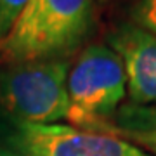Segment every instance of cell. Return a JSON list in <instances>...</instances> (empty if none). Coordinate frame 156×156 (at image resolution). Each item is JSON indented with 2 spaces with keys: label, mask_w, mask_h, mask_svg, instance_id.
<instances>
[{
  "label": "cell",
  "mask_w": 156,
  "mask_h": 156,
  "mask_svg": "<svg viewBox=\"0 0 156 156\" xmlns=\"http://www.w3.org/2000/svg\"><path fill=\"white\" fill-rule=\"evenodd\" d=\"M28 2L30 0H0V40L11 31Z\"/></svg>",
  "instance_id": "cell-9"
},
{
  "label": "cell",
  "mask_w": 156,
  "mask_h": 156,
  "mask_svg": "<svg viewBox=\"0 0 156 156\" xmlns=\"http://www.w3.org/2000/svg\"><path fill=\"white\" fill-rule=\"evenodd\" d=\"M0 156H26L19 151H11V149H0Z\"/></svg>",
  "instance_id": "cell-10"
},
{
  "label": "cell",
  "mask_w": 156,
  "mask_h": 156,
  "mask_svg": "<svg viewBox=\"0 0 156 156\" xmlns=\"http://www.w3.org/2000/svg\"><path fill=\"white\" fill-rule=\"evenodd\" d=\"M68 122L99 132L111 125L127 97V75L118 54L106 44L85 45L68 73Z\"/></svg>",
  "instance_id": "cell-2"
},
{
  "label": "cell",
  "mask_w": 156,
  "mask_h": 156,
  "mask_svg": "<svg viewBox=\"0 0 156 156\" xmlns=\"http://www.w3.org/2000/svg\"><path fill=\"white\" fill-rule=\"evenodd\" d=\"M11 144L26 156H151L116 135L64 123H16Z\"/></svg>",
  "instance_id": "cell-4"
},
{
  "label": "cell",
  "mask_w": 156,
  "mask_h": 156,
  "mask_svg": "<svg viewBox=\"0 0 156 156\" xmlns=\"http://www.w3.org/2000/svg\"><path fill=\"white\" fill-rule=\"evenodd\" d=\"M99 132L116 135L120 139H125L132 144L139 146L140 149H144L151 156H156V130H123V128L108 125V127L101 128Z\"/></svg>",
  "instance_id": "cell-7"
},
{
  "label": "cell",
  "mask_w": 156,
  "mask_h": 156,
  "mask_svg": "<svg viewBox=\"0 0 156 156\" xmlns=\"http://www.w3.org/2000/svg\"><path fill=\"white\" fill-rule=\"evenodd\" d=\"M111 125L123 130H156V106H142L134 102L122 104Z\"/></svg>",
  "instance_id": "cell-6"
},
{
  "label": "cell",
  "mask_w": 156,
  "mask_h": 156,
  "mask_svg": "<svg viewBox=\"0 0 156 156\" xmlns=\"http://www.w3.org/2000/svg\"><path fill=\"white\" fill-rule=\"evenodd\" d=\"M108 45L123 62L130 102L156 106V35L122 23L108 35Z\"/></svg>",
  "instance_id": "cell-5"
},
{
  "label": "cell",
  "mask_w": 156,
  "mask_h": 156,
  "mask_svg": "<svg viewBox=\"0 0 156 156\" xmlns=\"http://www.w3.org/2000/svg\"><path fill=\"white\" fill-rule=\"evenodd\" d=\"M69 59L30 61L0 69V111L16 123H59L68 118Z\"/></svg>",
  "instance_id": "cell-3"
},
{
  "label": "cell",
  "mask_w": 156,
  "mask_h": 156,
  "mask_svg": "<svg viewBox=\"0 0 156 156\" xmlns=\"http://www.w3.org/2000/svg\"><path fill=\"white\" fill-rule=\"evenodd\" d=\"M95 28V0H30L0 40V62L69 59Z\"/></svg>",
  "instance_id": "cell-1"
},
{
  "label": "cell",
  "mask_w": 156,
  "mask_h": 156,
  "mask_svg": "<svg viewBox=\"0 0 156 156\" xmlns=\"http://www.w3.org/2000/svg\"><path fill=\"white\" fill-rule=\"evenodd\" d=\"M99 2H102V4H106V2H111V0H99Z\"/></svg>",
  "instance_id": "cell-11"
},
{
  "label": "cell",
  "mask_w": 156,
  "mask_h": 156,
  "mask_svg": "<svg viewBox=\"0 0 156 156\" xmlns=\"http://www.w3.org/2000/svg\"><path fill=\"white\" fill-rule=\"evenodd\" d=\"M132 23L156 35V0H135L130 9Z\"/></svg>",
  "instance_id": "cell-8"
}]
</instances>
